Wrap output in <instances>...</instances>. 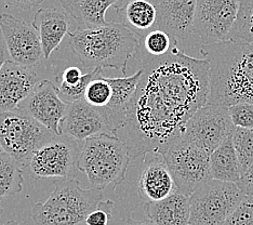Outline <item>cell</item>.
<instances>
[{"label": "cell", "mask_w": 253, "mask_h": 225, "mask_svg": "<svg viewBox=\"0 0 253 225\" xmlns=\"http://www.w3.org/2000/svg\"><path fill=\"white\" fill-rule=\"evenodd\" d=\"M33 26L36 28L43 52V59L48 60L60 47L66 35L70 33V19L65 11L57 9H39L34 14Z\"/></svg>", "instance_id": "obj_19"}, {"label": "cell", "mask_w": 253, "mask_h": 225, "mask_svg": "<svg viewBox=\"0 0 253 225\" xmlns=\"http://www.w3.org/2000/svg\"><path fill=\"white\" fill-rule=\"evenodd\" d=\"M234 129L235 125L228 107L207 103L187 121L180 138L205 149L211 155L233 135Z\"/></svg>", "instance_id": "obj_10"}, {"label": "cell", "mask_w": 253, "mask_h": 225, "mask_svg": "<svg viewBox=\"0 0 253 225\" xmlns=\"http://www.w3.org/2000/svg\"><path fill=\"white\" fill-rule=\"evenodd\" d=\"M124 225H155V224H153L151 221H148L147 219L144 221H136V220H134V219L129 218L128 220L125 222Z\"/></svg>", "instance_id": "obj_37"}, {"label": "cell", "mask_w": 253, "mask_h": 225, "mask_svg": "<svg viewBox=\"0 0 253 225\" xmlns=\"http://www.w3.org/2000/svg\"><path fill=\"white\" fill-rule=\"evenodd\" d=\"M173 178L176 189L191 196L212 180L210 154L183 138L171 143L162 154Z\"/></svg>", "instance_id": "obj_6"}, {"label": "cell", "mask_w": 253, "mask_h": 225, "mask_svg": "<svg viewBox=\"0 0 253 225\" xmlns=\"http://www.w3.org/2000/svg\"><path fill=\"white\" fill-rule=\"evenodd\" d=\"M120 15L124 19L123 23L133 31L146 32L156 24L157 10L148 0H131L120 9Z\"/></svg>", "instance_id": "obj_23"}, {"label": "cell", "mask_w": 253, "mask_h": 225, "mask_svg": "<svg viewBox=\"0 0 253 225\" xmlns=\"http://www.w3.org/2000/svg\"><path fill=\"white\" fill-rule=\"evenodd\" d=\"M82 69L77 66H71L67 67L64 72L62 73V83H65L66 85H76L83 77Z\"/></svg>", "instance_id": "obj_34"}, {"label": "cell", "mask_w": 253, "mask_h": 225, "mask_svg": "<svg viewBox=\"0 0 253 225\" xmlns=\"http://www.w3.org/2000/svg\"><path fill=\"white\" fill-rule=\"evenodd\" d=\"M241 0H197L193 34L203 45L225 42L235 24Z\"/></svg>", "instance_id": "obj_11"}, {"label": "cell", "mask_w": 253, "mask_h": 225, "mask_svg": "<svg viewBox=\"0 0 253 225\" xmlns=\"http://www.w3.org/2000/svg\"><path fill=\"white\" fill-rule=\"evenodd\" d=\"M82 144L66 135H54L37 147L27 160L34 179L74 178L79 171L78 164Z\"/></svg>", "instance_id": "obj_9"}, {"label": "cell", "mask_w": 253, "mask_h": 225, "mask_svg": "<svg viewBox=\"0 0 253 225\" xmlns=\"http://www.w3.org/2000/svg\"><path fill=\"white\" fill-rule=\"evenodd\" d=\"M2 206H1V201H0V218H1V215H2Z\"/></svg>", "instance_id": "obj_39"}, {"label": "cell", "mask_w": 253, "mask_h": 225, "mask_svg": "<svg viewBox=\"0 0 253 225\" xmlns=\"http://www.w3.org/2000/svg\"><path fill=\"white\" fill-rule=\"evenodd\" d=\"M3 3H5L9 7L19 8L22 10H30L32 8L38 7L42 4L44 0H0Z\"/></svg>", "instance_id": "obj_35"}, {"label": "cell", "mask_w": 253, "mask_h": 225, "mask_svg": "<svg viewBox=\"0 0 253 225\" xmlns=\"http://www.w3.org/2000/svg\"><path fill=\"white\" fill-rule=\"evenodd\" d=\"M148 221L155 225H188L191 218L189 197L179 190L162 200L147 201L143 206Z\"/></svg>", "instance_id": "obj_20"}, {"label": "cell", "mask_w": 253, "mask_h": 225, "mask_svg": "<svg viewBox=\"0 0 253 225\" xmlns=\"http://www.w3.org/2000/svg\"><path fill=\"white\" fill-rule=\"evenodd\" d=\"M232 140L243 173L253 164V128L235 127Z\"/></svg>", "instance_id": "obj_26"}, {"label": "cell", "mask_w": 253, "mask_h": 225, "mask_svg": "<svg viewBox=\"0 0 253 225\" xmlns=\"http://www.w3.org/2000/svg\"><path fill=\"white\" fill-rule=\"evenodd\" d=\"M70 45L85 69L114 68L124 75L126 64L141 51L143 36L123 22L96 27H80L68 33Z\"/></svg>", "instance_id": "obj_3"}, {"label": "cell", "mask_w": 253, "mask_h": 225, "mask_svg": "<svg viewBox=\"0 0 253 225\" xmlns=\"http://www.w3.org/2000/svg\"><path fill=\"white\" fill-rule=\"evenodd\" d=\"M142 75L143 69L140 68L129 77H106L107 82L112 86L113 95L107 106L97 109L104 117L108 129L113 135L117 136L118 131L123 128Z\"/></svg>", "instance_id": "obj_17"}, {"label": "cell", "mask_w": 253, "mask_h": 225, "mask_svg": "<svg viewBox=\"0 0 253 225\" xmlns=\"http://www.w3.org/2000/svg\"><path fill=\"white\" fill-rule=\"evenodd\" d=\"M188 225H191V224H188Z\"/></svg>", "instance_id": "obj_40"}, {"label": "cell", "mask_w": 253, "mask_h": 225, "mask_svg": "<svg viewBox=\"0 0 253 225\" xmlns=\"http://www.w3.org/2000/svg\"><path fill=\"white\" fill-rule=\"evenodd\" d=\"M237 185L245 195H253V164L241 173Z\"/></svg>", "instance_id": "obj_33"}, {"label": "cell", "mask_w": 253, "mask_h": 225, "mask_svg": "<svg viewBox=\"0 0 253 225\" xmlns=\"http://www.w3.org/2000/svg\"><path fill=\"white\" fill-rule=\"evenodd\" d=\"M54 190L44 203L32 208L36 225H82L102 200L103 190L83 188L75 178L55 179Z\"/></svg>", "instance_id": "obj_4"}, {"label": "cell", "mask_w": 253, "mask_h": 225, "mask_svg": "<svg viewBox=\"0 0 253 225\" xmlns=\"http://www.w3.org/2000/svg\"><path fill=\"white\" fill-rule=\"evenodd\" d=\"M176 190L171 172L162 154H154L143 167L139 179V193L147 201H157L168 197Z\"/></svg>", "instance_id": "obj_18"}, {"label": "cell", "mask_w": 253, "mask_h": 225, "mask_svg": "<svg viewBox=\"0 0 253 225\" xmlns=\"http://www.w3.org/2000/svg\"><path fill=\"white\" fill-rule=\"evenodd\" d=\"M21 164L0 148V199L22 192L24 177Z\"/></svg>", "instance_id": "obj_24"}, {"label": "cell", "mask_w": 253, "mask_h": 225, "mask_svg": "<svg viewBox=\"0 0 253 225\" xmlns=\"http://www.w3.org/2000/svg\"><path fill=\"white\" fill-rule=\"evenodd\" d=\"M60 2L80 27H96L108 24L106 11L111 8L119 11L123 0H60Z\"/></svg>", "instance_id": "obj_21"}, {"label": "cell", "mask_w": 253, "mask_h": 225, "mask_svg": "<svg viewBox=\"0 0 253 225\" xmlns=\"http://www.w3.org/2000/svg\"><path fill=\"white\" fill-rule=\"evenodd\" d=\"M212 179L237 184L241 176V166L235 151L232 136L210 155Z\"/></svg>", "instance_id": "obj_22"}, {"label": "cell", "mask_w": 253, "mask_h": 225, "mask_svg": "<svg viewBox=\"0 0 253 225\" xmlns=\"http://www.w3.org/2000/svg\"><path fill=\"white\" fill-rule=\"evenodd\" d=\"M8 60H10V55L7 49V45H5L4 39L2 37V34L0 32V68L3 65V63Z\"/></svg>", "instance_id": "obj_36"}, {"label": "cell", "mask_w": 253, "mask_h": 225, "mask_svg": "<svg viewBox=\"0 0 253 225\" xmlns=\"http://www.w3.org/2000/svg\"><path fill=\"white\" fill-rule=\"evenodd\" d=\"M4 225H21V224L16 221H8Z\"/></svg>", "instance_id": "obj_38"}, {"label": "cell", "mask_w": 253, "mask_h": 225, "mask_svg": "<svg viewBox=\"0 0 253 225\" xmlns=\"http://www.w3.org/2000/svg\"><path fill=\"white\" fill-rule=\"evenodd\" d=\"M54 135L21 108L0 113V148L20 164L27 163L32 153Z\"/></svg>", "instance_id": "obj_7"}, {"label": "cell", "mask_w": 253, "mask_h": 225, "mask_svg": "<svg viewBox=\"0 0 253 225\" xmlns=\"http://www.w3.org/2000/svg\"><path fill=\"white\" fill-rule=\"evenodd\" d=\"M203 59L209 63V104L229 107L253 103V44L233 40L203 45Z\"/></svg>", "instance_id": "obj_2"}, {"label": "cell", "mask_w": 253, "mask_h": 225, "mask_svg": "<svg viewBox=\"0 0 253 225\" xmlns=\"http://www.w3.org/2000/svg\"><path fill=\"white\" fill-rule=\"evenodd\" d=\"M103 69L101 68H94L90 71L87 74H84L80 82H78L76 85H66L65 83H60L57 86V90H59V94L61 99L66 102L67 104H72L76 101L84 99L85 91L89 84L93 80L95 77L101 75Z\"/></svg>", "instance_id": "obj_27"}, {"label": "cell", "mask_w": 253, "mask_h": 225, "mask_svg": "<svg viewBox=\"0 0 253 225\" xmlns=\"http://www.w3.org/2000/svg\"><path fill=\"white\" fill-rule=\"evenodd\" d=\"M131 160L129 147L123 140L101 134L83 142L78 169L87 176L91 187L116 188L125 180Z\"/></svg>", "instance_id": "obj_5"}, {"label": "cell", "mask_w": 253, "mask_h": 225, "mask_svg": "<svg viewBox=\"0 0 253 225\" xmlns=\"http://www.w3.org/2000/svg\"><path fill=\"white\" fill-rule=\"evenodd\" d=\"M143 75L117 136L131 159L163 154L181 137L184 127L209 96V63L174 45L163 56L144 52Z\"/></svg>", "instance_id": "obj_1"}, {"label": "cell", "mask_w": 253, "mask_h": 225, "mask_svg": "<svg viewBox=\"0 0 253 225\" xmlns=\"http://www.w3.org/2000/svg\"><path fill=\"white\" fill-rule=\"evenodd\" d=\"M229 40L253 44V0H241L239 12L228 36Z\"/></svg>", "instance_id": "obj_25"}, {"label": "cell", "mask_w": 253, "mask_h": 225, "mask_svg": "<svg viewBox=\"0 0 253 225\" xmlns=\"http://www.w3.org/2000/svg\"><path fill=\"white\" fill-rule=\"evenodd\" d=\"M157 10L156 26L177 43L193 35L197 0H154Z\"/></svg>", "instance_id": "obj_15"}, {"label": "cell", "mask_w": 253, "mask_h": 225, "mask_svg": "<svg viewBox=\"0 0 253 225\" xmlns=\"http://www.w3.org/2000/svg\"><path fill=\"white\" fill-rule=\"evenodd\" d=\"M68 107L70 104L61 99L57 87L49 79L39 82L30 96L20 106L21 109L56 135H63L61 124L66 116Z\"/></svg>", "instance_id": "obj_13"}, {"label": "cell", "mask_w": 253, "mask_h": 225, "mask_svg": "<svg viewBox=\"0 0 253 225\" xmlns=\"http://www.w3.org/2000/svg\"><path fill=\"white\" fill-rule=\"evenodd\" d=\"M37 84V75L33 68L12 60L5 61L0 68V113L20 108Z\"/></svg>", "instance_id": "obj_14"}, {"label": "cell", "mask_w": 253, "mask_h": 225, "mask_svg": "<svg viewBox=\"0 0 253 225\" xmlns=\"http://www.w3.org/2000/svg\"><path fill=\"white\" fill-rule=\"evenodd\" d=\"M235 127L253 128V103H238L228 107Z\"/></svg>", "instance_id": "obj_31"}, {"label": "cell", "mask_w": 253, "mask_h": 225, "mask_svg": "<svg viewBox=\"0 0 253 225\" xmlns=\"http://www.w3.org/2000/svg\"><path fill=\"white\" fill-rule=\"evenodd\" d=\"M177 42L168 33L162 30H154L143 38L144 52L152 56H163L168 53Z\"/></svg>", "instance_id": "obj_29"}, {"label": "cell", "mask_w": 253, "mask_h": 225, "mask_svg": "<svg viewBox=\"0 0 253 225\" xmlns=\"http://www.w3.org/2000/svg\"><path fill=\"white\" fill-rule=\"evenodd\" d=\"M114 203L112 200H102L99 207L92 211L85 219L84 225H108L112 218V208Z\"/></svg>", "instance_id": "obj_32"}, {"label": "cell", "mask_w": 253, "mask_h": 225, "mask_svg": "<svg viewBox=\"0 0 253 225\" xmlns=\"http://www.w3.org/2000/svg\"><path fill=\"white\" fill-rule=\"evenodd\" d=\"M61 130L63 135L79 142L101 134L112 135L101 112L84 99L70 104L66 116L61 124Z\"/></svg>", "instance_id": "obj_16"}, {"label": "cell", "mask_w": 253, "mask_h": 225, "mask_svg": "<svg viewBox=\"0 0 253 225\" xmlns=\"http://www.w3.org/2000/svg\"><path fill=\"white\" fill-rule=\"evenodd\" d=\"M112 95L113 89L111 84L107 82L106 77L99 75L89 84L84 94V100L95 108H103L111 102Z\"/></svg>", "instance_id": "obj_28"}, {"label": "cell", "mask_w": 253, "mask_h": 225, "mask_svg": "<svg viewBox=\"0 0 253 225\" xmlns=\"http://www.w3.org/2000/svg\"><path fill=\"white\" fill-rule=\"evenodd\" d=\"M224 225H253V195H245Z\"/></svg>", "instance_id": "obj_30"}, {"label": "cell", "mask_w": 253, "mask_h": 225, "mask_svg": "<svg viewBox=\"0 0 253 225\" xmlns=\"http://www.w3.org/2000/svg\"><path fill=\"white\" fill-rule=\"evenodd\" d=\"M2 34L10 60L28 68H34L43 57L42 42L33 24L8 13L0 14Z\"/></svg>", "instance_id": "obj_12"}, {"label": "cell", "mask_w": 253, "mask_h": 225, "mask_svg": "<svg viewBox=\"0 0 253 225\" xmlns=\"http://www.w3.org/2000/svg\"><path fill=\"white\" fill-rule=\"evenodd\" d=\"M244 197L236 183L212 179L189 197V224L224 225Z\"/></svg>", "instance_id": "obj_8"}]
</instances>
